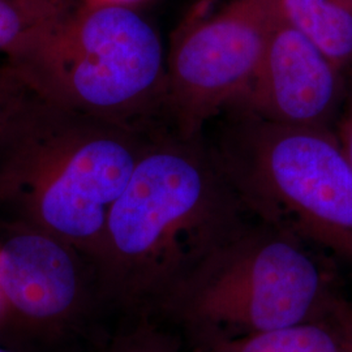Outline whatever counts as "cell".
Masks as SVG:
<instances>
[{"label": "cell", "mask_w": 352, "mask_h": 352, "mask_svg": "<svg viewBox=\"0 0 352 352\" xmlns=\"http://www.w3.org/2000/svg\"><path fill=\"white\" fill-rule=\"evenodd\" d=\"M347 90L346 72L280 11L260 65L238 103L244 113L270 123L333 128Z\"/></svg>", "instance_id": "7"}, {"label": "cell", "mask_w": 352, "mask_h": 352, "mask_svg": "<svg viewBox=\"0 0 352 352\" xmlns=\"http://www.w3.org/2000/svg\"><path fill=\"white\" fill-rule=\"evenodd\" d=\"M139 0H82L85 4L91 6H129Z\"/></svg>", "instance_id": "15"}, {"label": "cell", "mask_w": 352, "mask_h": 352, "mask_svg": "<svg viewBox=\"0 0 352 352\" xmlns=\"http://www.w3.org/2000/svg\"><path fill=\"white\" fill-rule=\"evenodd\" d=\"M110 352H182L177 340L151 327L139 329L118 340Z\"/></svg>", "instance_id": "13"}, {"label": "cell", "mask_w": 352, "mask_h": 352, "mask_svg": "<svg viewBox=\"0 0 352 352\" xmlns=\"http://www.w3.org/2000/svg\"><path fill=\"white\" fill-rule=\"evenodd\" d=\"M37 97L8 63L0 64V146L21 122Z\"/></svg>", "instance_id": "12"}, {"label": "cell", "mask_w": 352, "mask_h": 352, "mask_svg": "<svg viewBox=\"0 0 352 352\" xmlns=\"http://www.w3.org/2000/svg\"><path fill=\"white\" fill-rule=\"evenodd\" d=\"M74 247L36 227L0 245V298L4 308L38 324L63 321L84 295Z\"/></svg>", "instance_id": "8"}, {"label": "cell", "mask_w": 352, "mask_h": 352, "mask_svg": "<svg viewBox=\"0 0 352 352\" xmlns=\"http://www.w3.org/2000/svg\"><path fill=\"white\" fill-rule=\"evenodd\" d=\"M74 6V0H0V64L8 63Z\"/></svg>", "instance_id": "11"}, {"label": "cell", "mask_w": 352, "mask_h": 352, "mask_svg": "<svg viewBox=\"0 0 352 352\" xmlns=\"http://www.w3.org/2000/svg\"><path fill=\"white\" fill-rule=\"evenodd\" d=\"M192 349L193 352H352V305L324 320L245 338L199 343Z\"/></svg>", "instance_id": "9"}, {"label": "cell", "mask_w": 352, "mask_h": 352, "mask_svg": "<svg viewBox=\"0 0 352 352\" xmlns=\"http://www.w3.org/2000/svg\"><path fill=\"white\" fill-rule=\"evenodd\" d=\"M243 120L213 157L245 208L352 269V167L336 129Z\"/></svg>", "instance_id": "5"}, {"label": "cell", "mask_w": 352, "mask_h": 352, "mask_svg": "<svg viewBox=\"0 0 352 352\" xmlns=\"http://www.w3.org/2000/svg\"><path fill=\"white\" fill-rule=\"evenodd\" d=\"M252 215L197 139L149 142L113 204L97 263L107 292L158 305Z\"/></svg>", "instance_id": "1"}, {"label": "cell", "mask_w": 352, "mask_h": 352, "mask_svg": "<svg viewBox=\"0 0 352 352\" xmlns=\"http://www.w3.org/2000/svg\"><path fill=\"white\" fill-rule=\"evenodd\" d=\"M148 145L139 129L37 98L0 146V196L30 226L97 261L113 204Z\"/></svg>", "instance_id": "2"}, {"label": "cell", "mask_w": 352, "mask_h": 352, "mask_svg": "<svg viewBox=\"0 0 352 352\" xmlns=\"http://www.w3.org/2000/svg\"><path fill=\"white\" fill-rule=\"evenodd\" d=\"M4 308V304H3V300H1V298H0V311Z\"/></svg>", "instance_id": "16"}, {"label": "cell", "mask_w": 352, "mask_h": 352, "mask_svg": "<svg viewBox=\"0 0 352 352\" xmlns=\"http://www.w3.org/2000/svg\"><path fill=\"white\" fill-rule=\"evenodd\" d=\"M279 0H231L186 29L167 56L166 113L183 139L238 103L264 56Z\"/></svg>", "instance_id": "6"}, {"label": "cell", "mask_w": 352, "mask_h": 352, "mask_svg": "<svg viewBox=\"0 0 352 352\" xmlns=\"http://www.w3.org/2000/svg\"><path fill=\"white\" fill-rule=\"evenodd\" d=\"M279 6L338 68H351L352 0H279Z\"/></svg>", "instance_id": "10"}, {"label": "cell", "mask_w": 352, "mask_h": 352, "mask_svg": "<svg viewBox=\"0 0 352 352\" xmlns=\"http://www.w3.org/2000/svg\"><path fill=\"white\" fill-rule=\"evenodd\" d=\"M347 305L314 247L258 221L204 260L158 309L193 346L324 320Z\"/></svg>", "instance_id": "3"}, {"label": "cell", "mask_w": 352, "mask_h": 352, "mask_svg": "<svg viewBox=\"0 0 352 352\" xmlns=\"http://www.w3.org/2000/svg\"><path fill=\"white\" fill-rule=\"evenodd\" d=\"M336 133L352 167V81L349 84L346 101L336 122Z\"/></svg>", "instance_id": "14"}, {"label": "cell", "mask_w": 352, "mask_h": 352, "mask_svg": "<svg viewBox=\"0 0 352 352\" xmlns=\"http://www.w3.org/2000/svg\"><path fill=\"white\" fill-rule=\"evenodd\" d=\"M0 352H12V351H10V350H6V349H3V347H0Z\"/></svg>", "instance_id": "17"}, {"label": "cell", "mask_w": 352, "mask_h": 352, "mask_svg": "<svg viewBox=\"0 0 352 352\" xmlns=\"http://www.w3.org/2000/svg\"><path fill=\"white\" fill-rule=\"evenodd\" d=\"M8 64L38 100L138 129L166 113L160 34L129 6H74Z\"/></svg>", "instance_id": "4"}]
</instances>
